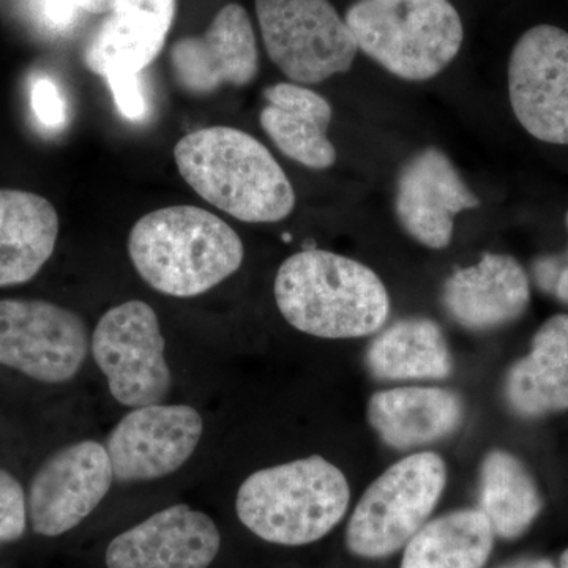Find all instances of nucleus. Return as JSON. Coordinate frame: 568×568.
<instances>
[{"instance_id": "1", "label": "nucleus", "mask_w": 568, "mask_h": 568, "mask_svg": "<svg viewBox=\"0 0 568 568\" xmlns=\"http://www.w3.org/2000/svg\"><path fill=\"white\" fill-rule=\"evenodd\" d=\"M275 301L284 320L306 335L349 339L387 323L390 297L368 265L325 250H304L276 272Z\"/></svg>"}, {"instance_id": "2", "label": "nucleus", "mask_w": 568, "mask_h": 568, "mask_svg": "<svg viewBox=\"0 0 568 568\" xmlns=\"http://www.w3.org/2000/svg\"><path fill=\"white\" fill-rule=\"evenodd\" d=\"M174 160L183 181L216 209L245 223H276L295 207L293 183L271 151L233 126L183 136Z\"/></svg>"}, {"instance_id": "3", "label": "nucleus", "mask_w": 568, "mask_h": 568, "mask_svg": "<svg viewBox=\"0 0 568 568\" xmlns=\"http://www.w3.org/2000/svg\"><path fill=\"white\" fill-rule=\"evenodd\" d=\"M133 267L156 293L196 297L241 268V235L215 213L173 205L142 216L129 235Z\"/></svg>"}, {"instance_id": "4", "label": "nucleus", "mask_w": 568, "mask_h": 568, "mask_svg": "<svg viewBox=\"0 0 568 568\" xmlns=\"http://www.w3.org/2000/svg\"><path fill=\"white\" fill-rule=\"evenodd\" d=\"M349 500L345 474L313 455L256 470L239 488L235 511L268 544L302 547L327 536L345 518Z\"/></svg>"}, {"instance_id": "5", "label": "nucleus", "mask_w": 568, "mask_h": 568, "mask_svg": "<svg viewBox=\"0 0 568 568\" xmlns=\"http://www.w3.org/2000/svg\"><path fill=\"white\" fill-rule=\"evenodd\" d=\"M345 21L358 51L406 81L437 77L465 40L462 17L448 0H357Z\"/></svg>"}, {"instance_id": "6", "label": "nucleus", "mask_w": 568, "mask_h": 568, "mask_svg": "<svg viewBox=\"0 0 568 568\" xmlns=\"http://www.w3.org/2000/svg\"><path fill=\"white\" fill-rule=\"evenodd\" d=\"M446 484V463L435 452L399 459L358 500L346 529L347 549L365 559L394 555L424 528Z\"/></svg>"}, {"instance_id": "7", "label": "nucleus", "mask_w": 568, "mask_h": 568, "mask_svg": "<svg viewBox=\"0 0 568 568\" xmlns=\"http://www.w3.org/2000/svg\"><path fill=\"white\" fill-rule=\"evenodd\" d=\"M271 61L295 84H320L353 67L358 47L328 0H256Z\"/></svg>"}, {"instance_id": "8", "label": "nucleus", "mask_w": 568, "mask_h": 568, "mask_svg": "<svg viewBox=\"0 0 568 568\" xmlns=\"http://www.w3.org/2000/svg\"><path fill=\"white\" fill-rule=\"evenodd\" d=\"M164 346L159 316L145 302H123L100 317L91 353L115 402L134 409L168 398L173 375Z\"/></svg>"}, {"instance_id": "9", "label": "nucleus", "mask_w": 568, "mask_h": 568, "mask_svg": "<svg viewBox=\"0 0 568 568\" xmlns=\"http://www.w3.org/2000/svg\"><path fill=\"white\" fill-rule=\"evenodd\" d=\"M91 351L78 313L39 298L0 301V365L36 383L59 386L81 372Z\"/></svg>"}, {"instance_id": "10", "label": "nucleus", "mask_w": 568, "mask_h": 568, "mask_svg": "<svg viewBox=\"0 0 568 568\" xmlns=\"http://www.w3.org/2000/svg\"><path fill=\"white\" fill-rule=\"evenodd\" d=\"M508 95L530 136L568 145V32L540 24L519 37L508 62Z\"/></svg>"}, {"instance_id": "11", "label": "nucleus", "mask_w": 568, "mask_h": 568, "mask_svg": "<svg viewBox=\"0 0 568 568\" xmlns=\"http://www.w3.org/2000/svg\"><path fill=\"white\" fill-rule=\"evenodd\" d=\"M114 474L106 447L70 444L44 459L28 491L29 523L39 536L59 537L80 526L102 504Z\"/></svg>"}, {"instance_id": "12", "label": "nucleus", "mask_w": 568, "mask_h": 568, "mask_svg": "<svg viewBox=\"0 0 568 568\" xmlns=\"http://www.w3.org/2000/svg\"><path fill=\"white\" fill-rule=\"evenodd\" d=\"M203 417L189 405L134 407L106 439L114 480H156L181 469L200 446Z\"/></svg>"}, {"instance_id": "13", "label": "nucleus", "mask_w": 568, "mask_h": 568, "mask_svg": "<svg viewBox=\"0 0 568 568\" xmlns=\"http://www.w3.org/2000/svg\"><path fill=\"white\" fill-rule=\"evenodd\" d=\"M170 61L178 84L193 95L250 84L260 71V51L248 11L239 3L223 7L203 36L175 41Z\"/></svg>"}, {"instance_id": "14", "label": "nucleus", "mask_w": 568, "mask_h": 568, "mask_svg": "<svg viewBox=\"0 0 568 568\" xmlns=\"http://www.w3.org/2000/svg\"><path fill=\"white\" fill-rule=\"evenodd\" d=\"M478 205L480 200L439 149L416 153L396 182V219L407 235L428 248H447L458 213Z\"/></svg>"}, {"instance_id": "15", "label": "nucleus", "mask_w": 568, "mask_h": 568, "mask_svg": "<svg viewBox=\"0 0 568 568\" xmlns=\"http://www.w3.org/2000/svg\"><path fill=\"white\" fill-rule=\"evenodd\" d=\"M220 545L209 515L178 504L112 538L104 560L108 568H209Z\"/></svg>"}, {"instance_id": "16", "label": "nucleus", "mask_w": 568, "mask_h": 568, "mask_svg": "<svg viewBox=\"0 0 568 568\" xmlns=\"http://www.w3.org/2000/svg\"><path fill=\"white\" fill-rule=\"evenodd\" d=\"M530 302L528 274L515 257L487 253L444 284L447 315L467 331L485 332L514 323Z\"/></svg>"}, {"instance_id": "17", "label": "nucleus", "mask_w": 568, "mask_h": 568, "mask_svg": "<svg viewBox=\"0 0 568 568\" xmlns=\"http://www.w3.org/2000/svg\"><path fill=\"white\" fill-rule=\"evenodd\" d=\"M175 0H118L84 50V63L99 77L141 73L166 43Z\"/></svg>"}, {"instance_id": "18", "label": "nucleus", "mask_w": 568, "mask_h": 568, "mask_svg": "<svg viewBox=\"0 0 568 568\" xmlns=\"http://www.w3.org/2000/svg\"><path fill=\"white\" fill-rule=\"evenodd\" d=\"M366 417L388 447L410 450L454 435L465 418V405L447 388L396 387L373 395Z\"/></svg>"}, {"instance_id": "19", "label": "nucleus", "mask_w": 568, "mask_h": 568, "mask_svg": "<svg viewBox=\"0 0 568 568\" xmlns=\"http://www.w3.org/2000/svg\"><path fill=\"white\" fill-rule=\"evenodd\" d=\"M267 102L260 121L278 151L310 170H327L336 162L328 140L332 106L312 89L295 82H278L265 89Z\"/></svg>"}, {"instance_id": "20", "label": "nucleus", "mask_w": 568, "mask_h": 568, "mask_svg": "<svg viewBox=\"0 0 568 568\" xmlns=\"http://www.w3.org/2000/svg\"><path fill=\"white\" fill-rule=\"evenodd\" d=\"M504 396L523 418L568 410V315L549 317L538 328L530 353L508 369Z\"/></svg>"}, {"instance_id": "21", "label": "nucleus", "mask_w": 568, "mask_h": 568, "mask_svg": "<svg viewBox=\"0 0 568 568\" xmlns=\"http://www.w3.org/2000/svg\"><path fill=\"white\" fill-rule=\"evenodd\" d=\"M54 205L31 192L0 190V287L31 282L54 253L59 237Z\"/></svg>"}, {"instance_id": "22", "label": "nucleus", "mask_w": 568, "mask_h": 568, "mask_svg": "<svg viewBox=\"0 0 568 568\" xmlns=\"http://www.w3.org/2000/svg\"><path fill=\"white\" fill-rule=\"evenodd\" d=\"M369 375L384 381L444 379L454 369L450 349L435 321H398L373 339L366 349Z\"/></svg>"}, {"instance_id": "23", "label": "nucleus", "mask_w": 568, "mask_h": 568, "mask_svg": "<svg viewBox=\"0 0 568 568\" xmlns=\"http://www.w3.org/2000/svg\"><path fill=\"white\" fill-rule=\"evenodd\" d=\"M495 530L484 511L463 508L425 523L407 541L402 568H484Z\"/></svg>"}, {"instance_id": "24", "label": "nucleus", "mask_w": 568, "mask_h": 568, "mask_svg": "<svg viewBox=\"0 0 568 568\" xmlns=\"http://www.w3.org/2000/svg\"><path fill=\"white\" fill-rule=\"evenodd\" d=\"M478 510L484 511L495 536L514 540L536 521L544 499L532 474L510 452H488L480 466Z\"/></svg>"}, {"instance_id": "25", "label": "nucleus", "mask_w": 568, "mask_h": 568, "mask_svg": "<svg viewBox=\"0 0 568 568\" xmlns=\"http://www.w3.org/2000/svg\"><path fill=\"white\" fill-rule=\"evenodd\" d=\"M28 523V493L10 470L0 467V545L20 540Z\"/></svg>"}, {"instance_id": "26", "label": "nucleus", "mask_w": 568, "mask_h": 568, "mask_svg": "<svg viewBox=\"0 0 568 568\" xmlns=\"http://www.w3.org/2000/svg\"><path fill=\"white\" fill-rule=\"evenodd\" d=\"M115 106L126 121L141 122L149 115L141 73L111 74L106 78Z\"/></svg>"}, {"instance_id": "27", "label": "nucleus", "mask_w": 568, "mask_h": 568, "mask_svg": "<svg viewBox=\"0 0 568 568\" xmlns=\"http://www.w3.org/2000/svg\"><path fill=\"white\" fill-rule=\"evenodd\" d=\"M31 104L37 122L47 130H59L67 122V103L61 89L48 77H39L31 88Z\"/></svg>"}, {"instance_id": "28", "label": "nucleus", "mask_w": 568, "mask_h": 568, "mask_svg": "<svg viewBox=\"0 0 568 568\" xmlns=\"http://www.w3.org/2000/svg\"><path fill=\"white\" fill-rule=\"evenodd\" d=\"M33 22L51 36H63L77 28L81 10L74 0H29Z\"/></svg>"}, {"instance_id": "29", "label": "nucleus", "mask_w": 568, "mask_h": 568, "mask_svg": "<svg viewBox=\"0 0 568 568\" xmlns=\"http://www.w3.org/2000/svg\"><path fill=\"white\" fill-rule=\"evenodd\" d=\"M568 231V212L566 215ZM534 280L544 293L568 304V248L559 256H544L532 265Z\"/></svg>"}, {"instance_id": "30", "label": "nucleus", "mask_w": 568, "mask_h": 568, "mask_svg": "<svg viewBox=\"0 0 568 568\" xmlns=\"http://www.w3.org/2000/svg\"><path fill=\"white\" fill-rule=\"evenodd\" d=\"M78 9L92 14L110 13L118 0H74Z\"/></svg>"}, {"instance_id": "31", "label": "nucleus", "mask_w": 568, "mask_h": 568, "mask_svg": "<svg viewBox=\"0 0 568 568\" xmlns=\"http://www.w3.org/2000/svg\"><path fill=\"white\" fill-rule=\"evenodd\" d=\"M499 568H556L548 559H519Z\"/></svg>"}, {"instance_id": "32", "label": "nucleus", "mask_w": 568, "mask_h": 568, "mask_svg": "<svg viewBox=\"0 0 568 568\" xmlns=\"http://www.w3.org/2000/svg\"><path fill=\"white\" fill-rule=\"evenodd\" d=\"M560 568H568V548L560 556Z\"/></svg>"}]
</instances>
